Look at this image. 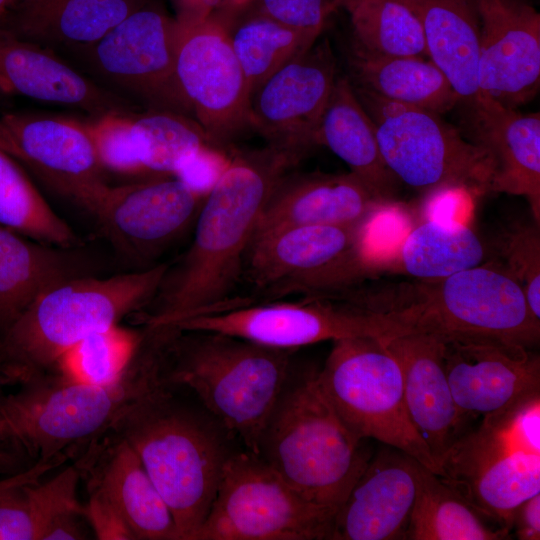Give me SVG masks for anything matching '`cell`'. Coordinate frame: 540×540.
I'll return each instance as SVG.
<instances>
[{
    "label": "cell",
    "mask_w": 540,
    "mask_h": 540,
    "mask_svg": "<svg viewBox=\"0 0 540 540\" xmlns=\"http://www.w3.org/2000/svg\"><path fill=\"white\" fill-rule=\"evenodd\" d=\"M299 161L269 145L236 151L206 194L186 252L168 265L139 326L165 325L227 306L243 279L260 212L278 181Z\"/></svg>",
    "instance_id": "6da1fadb"
},
{
    "label": "cell",
    "mask_w": 540,
    "mask_h": 540,
    "mask_svg": "<svg viewBox=\"0 0 540 540\" xmlns=\"http://www.w3.org/2000/svg\"><path fill=\"white\" fill-rule=\"evenodd\" d=\"M161 381L156 351L141 345L123 378L109 386L48 372L0 394V478L75 459L138 396Z\"/></svg>",
    "instance_id": "7a4b0ae2"
},
{
    "label": "cell",
    "mask_w": 540,
    "mask_h": 540,
    "mask_svg": "<svg viewBox=\"0 0 540 540\" xmlns=\"http://www.w3.org/2000/svg\"><path fill=\"white\" fill-rule=\"evenodd\" d=\"M163 328V378L193 392L221 428L259 455L260 442L291 378L293 350L208 331Z\"/></svg>",
    "instance_id": "3957f363"
},
{
    "label": "cell",
    "mask_w": 540,
    "mask_h": 540,
    "mask_svg": "<svg viewBox=\"0 0 540 540\" xmlns=\"http://www.w3.org/2000/svg\"><path fill=\"white\" fill-rule=\"evenodd\" d=\"M111 430L137 453L172 514L178 540H194L231 454L222 433L164 380L133 400Z\"/></svg>",
    "instance_id": "277c9868"
},
{
    "label": "cell",
    "mask_w": 540,
    "mask_h": 540,
    "mask_svg": "<svg viewBox=\"0 0 540 540\" xmlns=\"http://www.w3.org/2000/svg\"><path fill=\"white\" fill-rule=\"evenodd\" d=\"M168 265L77 277L42 293L0 336V385L16 386L50 372L73 345L141 311Z\"/></svg>",
    "instance_id": "5b68a950"
},
{
    "label": "cell",
    "mask_w": 540,
    "mask_h": 540,
    "mask_svg": "<svg viewBox=\"0 0 540 540\" xmlns=\"http://www.w3.org/2000/svg\"><path fill=\"white\" fill-rule=\"evenodd\" d=\"M316 373L291 376L259 456L303 498L335 514L371 456L336 414Z\"/></svg>",
    "instance_id": "8992f818"
},
{
    "label": "cell",
    "mask_w": 540,
    "mask_h": 540,
    "mask_svg": "<svg viewBox=\"0 0 540 540\" xmlns=\"http://www.w3.org/2000/svg\"><path fill=\"white\" fill-rule=\"evenodd\" d=\"M438 467L444 483L511 532L514 510L540 493V393L483 416Z\"/></svg>",
    "instance_id": "52a82bcc"
},
{
    "label": "cell",
    "mask_w": 540,
    "mask_h": 540,
    "mask_svg": "<svg viewBox=\"0 0 540 540\" xmlns=\"http://www.w3.org/2000/svg\"><path fill=\"white\" fill-rule=\"evenodd\" d=\"M371 222L358 227L287 226L254 233L243 279L265 301L290 294L345 292L379 269L369 241Z\"/></svg>",
    "instance_id": "ba28073f"
},
{
    "label": "cell",
    "mask_w": 540,
    "mask_h": 540,
    "mask_svg": "<svg viewBox=\"0 0 540 540\" xmlns=\"http://www.w3.org/2000/svg\"><path fill=\"white\" fill-rule=\"evenodd\" d=\"M354 91L374 124L383 160L399 182L424 194L446 186L472 195L491 191L495 163L484 146L466 140L438 113L361 86Z\"/></svg>",
    "instance_id": "9c48e42d"
},
{
    "label": "cell",
    "mask_w": 540,
    "mask_h": 540,
    "mask_svg": "<svg viewBox=\"0 0 540 540\" xmlns=\"http://www.w3.org/2000/svg\"><path fill=\"white\" fill-rule=\"evenodd\" d=\"M316 376L336 414L358 439L372 438L403 451L439 475L428 446L409 419L402 373L383 338L333 341Z\"/></svg>",
    "instance_id": "30bf717a"
},
{
    "label": "cell",
    "mask_w": 540,
    "mask_h": 540,
    "mask_svg": "<svg viewBox=\"0 0 540 540\" xmlns=\"http://www.w3.org/2000/svg\"><path fill=\"white\" fill-rule=\"evenodd\" d=\"M208 331L284 350L358 336L386 338L414 329L409 311L380 313L340 297L305 296L298 301L237 297L228 306L165 324Z\"/></svg>",
    "instance_id": "8fae6325"
},
{
    "label": "cell",
    "mask_w": 540,
    "mask_h": 540,
    "mask_svg": "<svg viewBox=\"0 0 540 540\" xmlns=\"http://www.w3.org/2000/svg\"><path fill=\"white\" fill-rule=\"evenodd\" d=\"M334 515L303 498L259 455L231 452L194 540L329 539Z\"/></svg>",
    "instance_id": "7c38bea8"
},
{
    "label": "cell",
    "mask_w": 540,
    "mask_h": 540,
    "mask_svg": "<svg viewBox=\"0 0 540 540\" xmlns=\"http://www.w3.org/2000/svg\"><path fill=\"white\" fill-rule=\"evenodd\" d=\"M178 38L176 20L146 1L100 40L74 55L117 94L132 96L147 109L193 117L176 73Z\"/></svg>",
    "instance_id": "4fadbf2b"
},
{
    "label": "cell",
    "mask_w": 540,
    "mask_h": 540,
    "mask_svg": "<svg viewBox=\"0 0 540 540\" xmlns=\"http://www.w3.org/2000/svg\"><path fill=\"white\" fill-rule=\"evenodd\" d=\"M411 308L420 329L489 337L527 348L539 341L540 320L522 287L492 263L423 281Z\"/></svg>",
    "instance_id": "5bb4252c"
},
{
    "label": "cell",
    "mask_w": 540,
    "mask_h": 540,
    "mask_svg": "<svg viewBox=\"0 0 540 540\" xmlns=\"http://www.w3.org/2000/svg\"><path fill=\"white\" fill-rule=\"evenodd\" d=\"M0 148L89 214L110 184L84 121L61 115L0 116Z\"/></svg>",
    "instance_id": "9a60e30c"
},
{
    "label": "cell",
    "mask_w": 540,
    "mask_h": 540,
    "mask_svg": "<svg viewBox=\"0 0 540 540\" xmlns=\"http://www.w3.org/2000/svg\"><path fill=\"white\" fill-rule=\"evenodd\" d=\"M230 26L218 11L195 25L178 24L180 87L193 117L221 148L249 126L250 95L231 45Z\"/></svg>",
    "instance_id": "2e32d148"
},
{
    "label": "cell",
    "mask_w": 540,
    "mask_h": 540,
    "mask_svg": "<svg viewBox=\"0 0 540 540\" xmlns=\"http://www.w3.org/2000/svg\"><path fill=\"white\" fill-rule=\"evenodd\" d=\"M205 196L175 176H149L110 185L90 215L117 252L144 262L157 257L196 221Z\"/></svg>",
    "instance_id": "e0dca14e"
},
{
    "label": "cell",
    "mask_w": 540,
    "mask_h": 540,
    "mask_svg": "<svg viewBox=\"0 0 540 540\" xmlns=\"http://www.w3.org/2000/svg\"><path fill=\"white\" fill-rule=\"evenodd\" d=\"M336 78L328 41L315 42L255 90L249 126L267 145L300 161L316 145V132Z\"/></svg>",
    "instance_id": "ac0fdd59"
},
{
    "label": "cell",
    "mask_w": 540,
    "mask_h": 540,
    "mask_svg": "<svg viewBox=\"0 0 540 540\" xmlns=\"http://www.w3.org/2000/svg\"><path fill=\"white\" fill-rule=\"evenodd\" d=\"M448 383L460 411L485 416L540 393V359L499 339L439 333Z\"/></svg>",
    "instance_id": "d6986e66"
},
{
    "label": "cell",
    "mask_w": 540,
    "mask_h": 540,
    "mask_svg": "<svg viewBox=\"0 0 540 540\" xmlns=\"http://www.w3.org/2000/svg\"><path fill=\"white\" fill-rule=\"evenodd\" d=\"M480 100L516 109L540 85V14L522 0H477Z\"/></svg>",
    "instance_id": "ffe728a7"
},
{
    "label": "cell",
    "mask_w": 540,
    "mask_h": 540,
    "mask_svg": "<svg viewBox=\"0 0 540 540\" xmlns=\"http://www.w3.org/2000/svg\"><path fill=\"white\" fill-rule=\"evenodd\" d=\"M422 466L390 446L371 456L335 513L329 539L406 540Z\"/></svg>",
    "instance_id": "44dd1931"
},
{
    "label": "cell",
    "mask_w": 540,
    "mask_h": 540,
    "mask_svg": "<svg viewBox=\"0 0 540 540\" xmlns=\"http://www.w3.org/2000/svg\"><path fill=\"white\" fill-rule=\"evenodd\" d=\"M383 341L399 364L409 419L438 466L465 433L468 419L455 403L448 383L442 337L416 327Z\"/></svg>",
    "instance_id": "7402d4cb"
},
{
    "label": "cell",
    "mask_w": 540,
    "mask_h": 540,
    "mask_svg": "<svg viewBox=\"0 0 540 540\" xmlns=\"http://www.w3.org/2000/svg\"><path fill=\"white\" fill-rule=\"evenodd\" d=\"M87 489L107 497L137 540H178L172 514L130 444L109 430L74 459Z\"/></svg>",
    "instance_id": "603a6c76"
},
{
    "label": "cell",
    "mask_w": 540,
    "mask_h": 540,
    "mask_svg": "<svg viewBox=\"0 0 540 540\" xmlns=\"http://www.w3.org/2000/svg\"><path fill=\"white\" fill-rule=\"evenodd\" d=\"M0 92L78 108L91 117L132 112L131 100L99 85L53 49L0 26Z\"/></svg>",
    "instance_id": "cb8c5ba5"
},
{
    "label": "cell",
    "mask_w": 540,
    "mask_h": 540,
    "mask_svg": "<svg viewBox=\"0 0 540 540\" xmlns=\"http://www.w3.org/2000/svg\"><path fill=\"white\" fill-rule=\"evenodd\" d=\"M393 204L352 172L286 173L266 200L254 233L300 225L363 226Z\"/></svg>",
    "instance_id": "d4e9b609"
},
{
    "label": "cell",
    "mask_w": 540,
    "mask_h": 540,
    "mask_svg": "<svg viewBox=\"0 0 540 540\" xmlns=\"http://www.w3.org/2000/svg\"><path fill=\"white\" fill-rule=\"evenodd\" d=\"M47 465L0 478V540H47L73 532L83 521L77 495L81 481L70 465L48 480Z\"/></svg>",
    "instance_id": "484cf974"
},
{
    "label": "cell",
    "mask_w": 540,
    "mask_h": 540,
    "mask_svg": "<svg viewBox=\"0 0 540 540\" xmlns=\"http://www.w3.org/2000/svg\"><path fill=\"white\" fill-rule=\"evenodd\" d=\"M79 247L41 243L0 225V336L48 289L96 275L95 261Z\"/></svg>",
    "instance_id": "4316f807"
},
{
    "label": "cell",
    "mask_w": 540,
    "mask_h": 540,
    "mask_svg": "<svg viewBox=\"0 0 540 540\" xmlns=\"http://www.w3.org/2000/svg\"><path fill=\"white\" fill-rule=\"evenodd\" d=\"M475 142L491 153V191L523 196L540 224V116L524 114L487 99L472 107Z\"/></svg>",
    "instance_id": "83f0119b"
},
{
    "label": "cell",
    "mask_w": 540,
    "mask_h": 540,
    "mask_svg": "<svg viewBox=\"0 0 540 540\" xmlns=\"http://www.w3.org/2000/svg\"><path fill=\"white\" fill-rule=\"evenodd\" d=\"M147 0H17L0 26L50 49L80 52Z\"/></svg>",
    "instance_id": "f1b7e54d"
},
{
    "label": "cell",
    "mask_w": 540,
    "mask_h": 540,
    "mask_svg": "<svg viewBox=\"0 0 540 540\" xmlns=\"http://www.w3.org/2000/svg\"><path fill=\"white\" fill-rule=\"evenodd\" d=\"M414 5L427 56L449 81L459 101L474 107L480 101L477 0H425Z\"/></svg>",
    "instance_id": "f546056e"
},
{
    "label": "cell",
    "mask_w": 540,
    "mask_h": 540,
    "mask_svg": "<svg viewBox=\"0 0 540 540\" xmlns=\"http://www.w3.org/2000/svg\"><path fill=\"white\" fill-rule=\"evenodd\" d=\"M316 145L329 148L376 196L394 201L400 182L386 166L374 124L347 78L335 80L316 132Z\"/></svg>",
    "instance_id": "4dcf8cb0"
},
{
    "label": "cell",
    "mask_w": 540,
    "mask_h": 540,
    "mask_svg": "<svg viewBox=\"0 0 540 540\" xmlns=\"http://www.w3.org/2000/svg\"><path fill=\"white\" fill-rule=\"evenodd\" d=\"M349 62L359 86L385 99L438 114L460 102L444 74L424 57L378 55L354 45Z\"/></svg>",
    "instance_id": "1f68e13d"
},
{
    "label": "cell",
    "mask_w": 540,
    "mask_h": 540,
    "mask_svg": "<svg viewBox=\"0 0 540 540\" xmlns=\"http://www.w3.org/2000/svg\"><path fill=\"white\" fill-rule=\"evenodd\" d=\"M485 253L483 242L465 223L425 219L403 238L394 263L407 275L431 282L481 265Z\"/></svg>",
    "instance_id": "d6a6232c"
},
{
    "label": "cell",
    "mask_w": 540,
    "mask_h": 540,
    "mask_svg": "<svg viewBox=\"0 0 540 540\" xmlns=\"http://www.w3.org/2000/svg\"><path fill=\"white\" fill-rule=\"evenodd\" d=\"M511 536L422 466L406 540H503Z\"/></svg>",
    "instance_id": "836d02e7"
},
{
    "label": "cell",
    "mask_w": 540,
    "mask_h": 540,
    "mask_svg": "<svg viewBox=\"0 0 540 540\" xmlns=\"http://www.w3.org/2000/svg\"><path fill=\"white\" fill-rule=\"evenodd\" d=\"M132 135L143 175L174 176L200 149L217 146L195 118L169 110L132 112ZM221 148V147H219Z\"/></svg>",
    "instance_id": "e575fe53"
},
{
    "label": "cell",
    "mask_w": 540,
    "mask_h": 540,
    "mask_svg": "<svg viewBox=\"0 0 540 540\" xmlns=\"http://www.w3.org/2000/svg\"><path fill=\"white\" fill-rule=\"evenodd\" d=\"M0 225L32 240L78 247L80 239L44 199L25 169L0 148Z\"/></svg>",
    "instance_id": "d590c367"
},
{
    "label": "cell",
    "mask_w": 540,
    "mask_h": 540,
    "mask_svg": "<svg viewBox=\"0 0 540 540\" xmlns=\"http://www.w3.org/2000/svg\"><path fill=\"white\" fill-rule=\"evenodd\" d=\"M348 11L355 45L385 56H427L416 6L407 0H339Z\"/></svg>",
    "instance_id": "8d00e7d4"
},
{
    "label": "cell",
    "mask_w": 540,
    "mask_h": 540,
    "mask_svg": "<svg viewBox=\"0 0 540 540\" xmlns=\"http://www.w3.org/2000/svg\"><path fill=\"white\" fill-rule=\"evenodd\" d=\"M241 15L242 20L231 24L230 40L251 98L266 79L317 40L255 12Z\"/></svg>",
    "instance_id": "74e56055"
},
{
    "label": "cell",
    "mask_w": 540,
    "mask_h": 540,
    "mask_svg": "<svg viewBox=\"0 0 540 540\" xmlns=\"http://www.w3.org/2000/svg\"><path fill=\"white\" fill-rule=\"evenodd\" d=\"M143 329L119 324L97 331L63 353L50 372L84 385L109 386L120 381L135 357Z\"/></svg>",
    "instance_id": "f35d334b"
},
{
    "label": "cell",
    "mask_w": 540,
    "mask_h": 540,
    "mask_svg": "<svg viewBox=\"0 0 540 540\" xmlns=\"http://www.w3.org/2000/svg\"><path fill=\"white\" fill-rule=\"evenodd\" d=\"M497 260L492 262L523 289L533 315L540 320V232L539 224L515 221L493 242Z\"/></svg>",
    "instance_id": "ab89813d"
},
{
    "label": "cell",
    "mask_w": 540,
    "mask_h": 540,
    "mask_svg": "<svg viewBox=\"0 0 540 540\" xmlns=\"http://www.w3.org/2000/svg\"><path fill=\"white\" fill-rule=\"evenodd\" d=\"M132 112H110L84 121L107 173L144 176L132 135Z\"/></svg>",
    "instance_id": "60d3db41"
},
{
    "label": "cell",
    "mask_w": 540,
    "mask_h": 540,
    "mask_svg": "<svg viewBox=\"0 0 540 540\" xmlns=\"http://www.w3.org/2000/svg\"><path fill=\"white\" fill-rule=\"evenodd\" d=\"M339 5V0H253L245 11L264 15L317 40Z\"/></svg>",
    "instance_id": "b9f144b4"
},
{
    "label": "cell",
    "mask_w": 540,
    "mask_h": 540,
    "mask_svg": "<svg viewBox=\"0 0 540 540\" xmlns=\"http://www.w3.org/2000/svg\"><path fill=\"white\" fill-rule=\"evenodd\" d=\"M87 492L84 513L95 539L137 540L122 513L107 497L96 490Z\"/></svg>",
    "instance_id": "7bdbcfd3"
},
{
    "label": "cell",
    "mask_w": 540,
    "mask_h": 540,
    "mask_svg": "<svg viewBox=\"0 0 540 540\" xmlns=\"http://www.w3.org/2000/svg\"><path fill=\"white\" fill-rule=\"evenodd\" d=\"M228 161L229 157L222 148L206 146L187 159L174 176L196 192L206 195Z\"/></svg>",
    "instance_id": "ee69618b"
},
{
    "label": "cell",
    "mask_w": 540,
    "mask_h": 540,
    "mask_svg": "<svg viewBox=\"0 0 540 540\" xmlns=\"http://www.w3.org/2000/svg\"><path fill=\"white\" fill-rule=\"evenodd\" d=\"M512 531L519 540L540 539V493L529 497L514 510Z\"/></svg>",
    "instance_id": "f6af8a7d"
},
{
    "label": "cell",
    "mask_w": 540,
    "mask_h": 540,
    "mask_svg": "<svg viewBox=\"0 0 540 540\" xmlns=\"http://www.w3.org/2000/svg\"><path fill=\"white\" fill-rule=\"evenodd\" d=\"M176 22L181 26L195 25L213 14L224 0H171Z\"/></svg>",
    "instance_id": "bcb514c9"
},
{
    "label": "cell",
    "mask_w": 540,
    "mask_h": 540,
    "mask_svg": "<svg viewBox=\"0 0 540 540\" xmlns=\"http://www.w3.org/2000/svg\"><path fill=\"white\" fill-rule=\"evenodd\" d=\"M253 0H224L216 10L223 14L229 21L233 22L251 4Z\"/></svg>",
    "instance_id": "7dc6e473"
},
{
    "label": "cell",
    "mask_w": 540,
    "mask_h": 540,
    "mask_svg": "<svg viewBox=\"0 0 540 540\" xmlns=\"http://www.w3.org/2000/svg\"><path fill=\"white\" fill-rule=\"evenodd\" d=\"M17 0H0V23L7 16Z\"/></svg>",
    "instance_id": "c3c4849f"
},
{
    "label": "cell",
    "mask_w": 540,
    "mask_h": 540,
    "mask_svg": "<svg viewBox=\"0 0 540 540\" xmlns=\"http://www.w3.org/2000/svg\"><path fill=\"white\" fill-rule=\"evenodd\" d=\"M407 1H409L412 4H418V3H421V2H423L425 0H407Z\"/></svg>",
    "instance_id": "681fc988"
},
{
    "label": "cell",
    "mask_w": 540,
    "mask_h": 540,
    "mask_svg": "<svg viewBox=\"0 0 540 540\" xmlns=\"http://www.w3.org/2000/svg\"><path fill=\"white\" fill-rule=\"evenodd\" d=\"M5 390V387H3L2 385H0V394Z\"/></svg>",
    "instance_id": "f907efd6"
}]
</instances>
